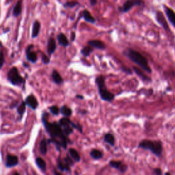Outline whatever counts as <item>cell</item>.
I'll use <instances>...</instances> for the list:
<instances>
[{"mask_svg":"<svg viewBox=\"0 0 175 175\" xmlns=\"http://www.w3.org/2000/svg\"><path fill=\"white\" fill-rule=\"evenodd\" d=\"M92 51H93V48L90 47V46L88 45L86 47H85L84 48L82 49L81 52L84 56L88 57L92 52Z\"/></svg>","mask_w":175,"mask_h":175,"instance_id":"cell-25","label":"cell"},{"mask_svg":"<svg viewBox=\"0 0 175 175\" xmlns=\"http://www.w3.org/2000/svg\"><path fill=\"white\" fill-rule=\"evenodd\" d=\"M52 77H53V81H54L55 83H56L57 84H60L63 82V79L62 78V77L60 76V75L59 74L58 71H56V70L53 71Z\"/></svg>","mask_w":175,"mask_h":175,"instance_id":"cell-21","label":"cell"},{"mask_svg":"<svg viewBox=\"0 0 175 175\" xmlns=\"http://www.w3.org/2000/svg\"><path fill=\"white\" fill-rule=\"evenodd\" d=\"M60 124L61 126H63V127H66V126H68V125H69V124H72L73 123L71 122V121L68 119V118H64V119H61L60 120Z\"/></svg>","mask_w":175,"mask_h":175,"instance_id":"cell-29","label":"cell"},{"mask_svg":"<svg viewBox=\"0 0 175 175\" xmlns=\"http://www.w3.org/2000/svg\"><path fill=\"white\" fill-rule=\"evenodd\" d=\"M134 70L135 72V73H136L142 80H144L145 81H150V78L146 76V75L142 72L140 69H138V68H137V67H134Z\"/></svg>","mask_w":175,"mask_h":175,"instance_id":"cell-19","label":"cell"},{"mask_svg":"<svg viewBox=\"0 0 175 175\" xmlns=\"http://www.w3.org/2000/svg\"><path fill=\"white\" fill-rule=\"evenodd\" d=\"M69 153H70V156L72 157L73 159L75 161V162H80V156L75 149H73V148L69 149Z\"/></svg>","mask_w":175,"mask_h":175,"instance_id":"cell-24","label":"cell"},{"mask_svg":"<svg viewBox=\"0 0 175 175\" xmlns=\"http://www.w3.org/2000/svg\"><path fill=\"white\" fill-rule=\"evenodd\" d=\"M39 150H40V152L42 155H45L46 153H47V142H46V140H44V139L41 142L40 146H39Z\"/></svg>","mask_w":175,"mask_h":175,"instance_id":"cell-23","label":"cell"},{"mask_svg":"<svg viewBox=\"0 0 175 175\" xmlns=\"http://www.w3.org/2000/svg\"><path fill=\"white\" fill-rule=\"evenodd\" d=\"M96 84L99 88L101 98L105 101H112L114 99V95L108 90L105 85V78L103 76H99L96 79Z\"/></svg>","mask_w":175,"mask_h":175,"instance_id":"cell-3","label":"cell"},{"mask_svg":"<svg viewBox=\"0 0 175 175\" xmlns=\"http://www.w3.org/2000/svg\"><path fill=\"white\" fill-rule=\"evenodd\" d=\"M50 111L54 115H58L59 114V108L57 106H52L50 108Z\"/></svg>","mask_w":175,"mask_h":175,"instance_id":"cell-33","label":"cell"},{"mask_svg":"<svg viewBox=\"0 0 175 175\" xmlns=\"http://www.w3.org/2000/svg\"><path fill=\"white\" fill-rule=\"evenodd\" d=\"M165 175H171V174H170L169 173H166V174Z\"/></svg>","mask_w":175,"mask_h":175,"instance_id":"cell-41","label":"cell"},{"mask_svg":"<svg viewBox=\"0 0 175 175\" xmlns=\"http://www.w3.org/2000/svg\"><path fill=\"white\" fill-rule=\"evenodd\" d=\"M54 175H62V174H60V173L57 172V171H56V170H55V172H54Z\"/></svg>","mask_w":175,"mask_h":175,"instance_id":"cell-39","label":"cell"},{"mask_svg":"<svg viewBox=\"0 0 175 175\" xmlns=\"http://www.w3.org/2000/svg\"><path fill=\"white\" fill-rule=\"evenodd\" d=\"M33 47H34V46L31 45L27 48L26 56H27V60H29V61L34 63L37 61V56H36V53L32 51V49Z\"/></svg>","mask_w":175,"mask_h":175,"instance_id":"cell-9","label":"cell"},{"mask_svg":"<svg viewBox=\"0 0 175 175\" xmlns=\"http://www.w3.org/2000/svg\"><path fill=\"white\" fill-rule=\"evenodd\" d=\"M75 33L73 32L72 36H71V40H72V41H73L75 40Z\"/></svg>","mask_w":175,"mask_h":175,"instance_id":"cell-38","label":"cell"},{"mask_svg":"<svg viewBox=\"0 0 175 175\" xmlns=\"http://www.w3.org/2000/svg\"><path fill=\"white\" fill-rule=\"evenodd\" d=\"M12 175H19V173H17V172H16V173H14V174H13Z\"/></svg>","mask_w":175,"mask_h":175,"instance_id":"cell-40","label":"cell"},{"mask_svg":"<svg viewBox=\"0 0 175 175\" xmlns=\"http://www.w3.org/2000/svg\"><path fill=\"white\" fill-rule=\"evenodd\" d=\"M123 53L124 56H126L127 58H129L132 62L138 64L139 66L142 68L146 72L148 73H151V69L148 65L147 60L141 53L138 51H135L131 49H127L123 52Z\"/></svg>","mask_w":175,"mask_h":175,"instance_id":"cell-1","label":"cell"},{"mask_svg":"<svg viewBox=\"0 0 175 175\" xmlns=\"http://www.w3.org/2000/svg\"><path fill=\"white\" fill-rule=\"evenodd\" d=\"M109 165L112 168H114L119 169L120 172L122 173H124L127 169V166L123 165L122 162H120V161H114V160L110 161Z\"/></svg>","mask_w":175,"mask_h":175,"instance_id":"cell-10","label":"cell"},{"mask_svg":"<svg viewBox=\"0 0 175 175\" xmlns=\"http://www.w3.org/2000/svg\"><path fill=\"white\" fill-rule=\"evenodd\" d=\"M26 104H27L28 106H30L31 108L32 109H36L37 108V106L38 105L37 99L35 98V96L34 95H30L29 96H27L26 98Z\"/></svg>","mask_w":175,"mask_h":175,"instance_id":"cell-13","label":"cell"},{"mask_svg":"<svg viewBox=\"0 0 175 175\" xmlns=\"http://www.w3.org/2000/svg\"><path fill=\"white\" fill-rule=\"evenodd\" d=\"M88 45L92 48H96L99 49H104L106 46L104 42L99 40H90L88 42Z\"/></svg>","mask_w":175,"mask_h":175,"instance_id":"cell-11","label":"cell"},{"mask_svg":"<svg viewBox=\"0 0 175 175\" xmlns=\"http://www.w3.org/2000/svg\"><path fill=\"white\" fill-rule=\"evenodd\" d=\"M8 78L13 85H19L22 84V82L23 81V77L20 75L19 70L16 67H13L12 69L9 70Z\"/></svg>","mask_w":175,"mask_h":175,"instance_id":"cell-5","label":"cell"},{"mask_svg":"<svg viewBox=\"0 0 175 175\" xmlns=\"http://www.w3.org/2000/svg\"><path fill=\"white\" fill-rule=\"evenodd\" d=\"M78 5V2L76 1H71V2H68L66 3H64V6L65 8H73V7L76 6Z\"/></svg>","mask_w":175,"mask_h":175,"instance_id":"cell-31","label":"cell"},{"mask_svg":"<svg viewBox=\"0 0 175 175\" xmlns=\"http://www.w3.org/2000/svg\"><path fill=\"white\" fill-rule=\"evenodd\" d=\"M142 0H127V2L123 5L122 8H119V10L120 12H127L133 8L135 6H140L142 4Z\"/></svg>","mask_w":175,"mask_h":175,"instance_id":"cell-6","label":"cell"},{"mask_svg":"<svg viewBox=\"0 0 175 175\" xmlns=\"http://www.w3.org/2000/svg\"><path fill=\"white\" fill-rule=\"evenodd\" d=\"M61 113L63 114L64 116H70L71 114H72V111L71 109L68 108L66 106H63L61 109Z\"/></svg>","mask_w":175,"mask_h":175,"instance_id":"cell-28","label":"cell"},{"mask_svg":"<svg viewBox=\"0 0 175 175\" xmlns=\"http://www.w3.org/2000/svg\"><path fill=\"white\" fill-rule=\"evenodd\" d=\"M156 19L158 21V22L166 30H169L168 25L166 20L164 17L163 14L160 11H158L156 13Z\"/></svg>","mask_w":175,"mask_h":175,"instance_id":"cell-7","label":"cell"},{"mask_svg":"<svg viewBox=\"0 0 175 175\" xmlns=\"http://www.w3.org/2000/svg\"><path fill=\"white\" fill-rule=\"evenodd\" d=\"M5 59H4V56L2 52H0V69H2L3 64H4Z\"/></svg>","mask_w":175,"mask_h":175,"instance_id":"cell-34","label":"cell"},{"mask_svg":"<svg viewBox=\"0 0 175 175\" xmlns=\"http://www.w3.org/2000/svg\"><path fill=\"white\" fill-rule=\"evenodd\" d=\"M25 111H26V103H22L20 105V106L18 108V112H19V115L21 116H23V114H24Z\"/></svg>","mask_w":175,"mask_h":175,"instance_id":"cell-30","label":"cell"},{"mask_svg":"<svg viewBox=\"0 0 175 175\" xmlns=\"http://www.w3.org/2000/svg\"><path fill=\"white\" fill-rule=\"evenodd\" d=\"M90 156L95 159H99L103 157V153L97 149H93L90 152Z\"/></svg>","mask_w":175,"mask_h":175,"instance_id":"cell-22","label":"cell"},{"mask_svg":"<svg viewBox=\"0 0 175 175\" xmlns=\"http://www.w3.org/2000/svg\"><path fill=\"white\" fill-rule=\"evenodd\" d=\"M42 62H43V63L45 64H49V62H50L49 58L46 55H42Z\"/></svg>","mask_w":175,"mask_h":175,"instance_id":"cell-35","label":"cell"},{"mask_svg":"<svg viewBox=\"0 0 175 175\" xmlns=\"http://www.w3.org/2000/svg\"><path fill=\"white\" fill-rule=\"evenodd\" d=\"M36 162L37 166L40 168L41 169L45 170H46V163L45 161L41 158H38L36 159Z\"/></svg>","mask_w":175,"mask_h":175,"instance_id":"cell-27","label":"cell"},{"mask_svg":"<svg viewBox=\"0 0 175 175\" xmlns=\"http://www.w3.org/2000/svg\"><path fill=\"white\" fill-rule=\"evenodd\" d=\"M82 17H83L85 21H86L88 23H95V19L92 16L91 14L88 12V10H84L83 12H82Z\"/></svg>","mask_w":175,"mask_h":175,"instance_id":"cell-16","label":"cell"},{"mask_svg":"<svg viewBox=\"0 0 175 175\" xmlns=\"http://www.w3.org/2000/svg\"><path fill=\"white\" fill-rule=\"evenodd\" d=\"M57 38H58V41L60 45H62L64 47H67L69 45V41H68L66 36L64 34H59Z\"/></svg>","mask_w":175,"mask_h":175,"instance_id":"cell-17","label":"cell"},{"mask_svg":"<svg viewBox=\"0 0 175 175\" xmlns=\"http://www.w3.org/2000/svg\"><path fill=\"white\" fill-rule=\"evenodd\" d=\"M41 30V23L38 21H36L33 25V29H32V38H36L39 33H40Z\"/></svg>","mask_w":175,"mask_h":175,"instance_id":"cell-15","label":"cell"},{"mask_svg":"<svg viewBox=\"0 0 175 175\" xmlns=\"http://www.w3.org/2000/svg\"><path fill=\"white\" fill-rule=\"evenodd\" d=\"M44 125L46 128V129L51 135V136L53 138H60L61 140V146H62L64 148H66V138L65 135H64V131L62 130L61 127L58 124L56 123H50L48 121L45 120L43 119Z\"/></svg>","mask_w":175,"mask_h":175,"instance_id":"cell-2","label":"cell"},{"mask_svg":"<svg viewBox=\"0 0 175 175\" xmlns=\"http://www.w3.org/2000/svg\"><path fill=\"white\" fill-rule=\"evenodd\" d=\"M56 43L54 39L51 38L49 39L47 43V52L49 55H51L52 53L56 51Z\"/></svg>","mask_w":175,"mask_h":175,"instance_id":"cell-14","label":"cell"},{"mask_svg":"<svg viewBox=\"0 0 175 175\" xmlns=\"http://www.w3.org/2000/svg\"><path fill=\"white\" fill-rule=\"evenodd\" d=\"M69 164L66 161L65 162H62L61 160L58 161V167L61 170H69Z\"/></svg>","mask_w":175,"mask_h":175,"instance_id":"cell-26","label":"cell"},{"mask_svg":"<svg viewBox=\"0 0 175 175\" xmlns=\"http://www.w3.org/2000/svg\"><path fill=\"white\" fill-rule=\"evenodd\" d=\"M154 172H155V174L156 175H162V170H161L160 168H156L154 170Z\"/></svg>","mask_w":175,"mask_h":175,"instance_id":"cell-36","label":"cell"},{"mask_svg":"<svg viewBox=\"0 0 175 175\" xmlns=\"http://www.w3.org/2000/svg\"><path fill=\"white\" fill-rule=\"evenodd\" d=\"M21 0H19L16 3V5L14 7L13 9V15L15 17H18L21 15Z\"/></svg>","mask_w":175,"mask_h":175,"instance_id":"cell-18","label":"cell"},{"mask_svg":"<svg viewBox=\"0 0 175 175\" xmlns=\"http://www.w3.org/2000/svg\"><path fill=\"white\" fill-rule=\"evenodd\" d=\"M104 140L111 146H114L115 144V138L112 134H106L104 136Z\"/></svg>","mask_w":175,"mask_h":175,"instance_id":"cell-20","label":"cell"},{"mask_svg":"<svg viewBox=\"0 0 175 175\" xmlns=\"http://www.w3.org/2000/svg\"><path fill=\"white\" fill-rule=\"evenodd\" d=\"M72 132H73V127H70L69 125L64 127V134L69 135L70 133H72Z\"/></svg>","mask_w":175,"mask_h":175,"instance_id":"cell-32","label":"cell"},{"mask_svg":"<svg viewBox=\"0 0 175 175\" xmlns=\"http://www.w3.org/2000/svg\"><path fill=\"white\" fill-rule=\"evenodd\" d=\"M90 3L92 6H95L97 3V0H90Z\"/></svg>","mask_w":175,"mask_h":175,"instance_id":"cell-37","label":"cell"},{"mask_svg":"<svg viewBox=\"0 0 175 175\" xmlns=\"http://www.w3.org/2000/svg\"><path fill=\"white\" fill-rule=\"evenodd\" d=\"M139 147L144 150H149L153 154H155L158 157H160L162 153V143L158 141L153 142L145 140L140 142V144H139Z\"/></svg>","mask_w":175,"mask_h":175,"instance_id":"cell-4","label":"cell"},{"mask_svg":"<svg viewBox=\"0 0 175 175\" xmlns=\"http://www.w3.org/2000/svg\"><path fill=\"white\" fill-rule=\"evenodd\" d=\"M164 11H165L167 18L168 19L169 21L171 24L175 27V12L173 11L172 9H170L168 7L166 6H163Z\"/></svg>","mask_w":175,"mask_h":175,"instance_id":"cell-8","label":"cell"},{"mask_svg":"<svg viewBox=\"0 0 175 175\" xmlns=\"http://www.w3.org/2000/svg\"><path fill=\"white\" fill-rule=\"evenodd\" d=\"M19 163V159L17 156L12 155H8L6 158V163L7 167H12L17 165Z\"/></svg>","mask_w":175,"mask_h":175,"instance_id":"cell-12","label":"cell"}]
</instances>
